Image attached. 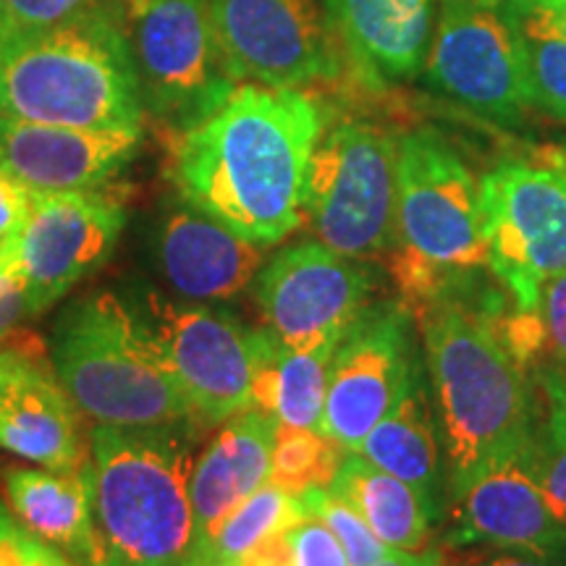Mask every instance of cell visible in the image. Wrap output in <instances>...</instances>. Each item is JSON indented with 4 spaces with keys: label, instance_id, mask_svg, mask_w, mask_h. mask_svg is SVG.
<instances>
[{
    "label": "cell",
    "instance_id": "20",
    "mask_svg": "<svg viewBox=\"0 0 566 566\" xmlns=\"http://www.w3.org/2000/svg\"><path fill=\"white\" fill-rule=\"evenodd\" d=\"M275 422L260 409L229 417L195 459L189 499H192V546L189 566H202L212 537L239 504L268 483Z\"/></svg>",
    "mask_w": 566,
    "mask_h": 566
},
{
    "label": "cell",
    "instance_id": "32",
    "mask_svg": "<svg viewBox=\"0 0 566 566\" xmlns=\"http://www.w3.org/2000/svg\"><path fill=\"white\" fill-rule=\"evenodd\" d=\"M108 3H116V0H0L11 34L45 30V27L61 24V21Z\"/></svg>",
    "mask_w": 566,
    "mask_h": 566
},
{
    "label": "cell",
    "instance_id": "4",
    "mask_svg": "<svg viewBox=\"0 0 566 566\" xmlns=\"http://www.w3.org/2000/svg\"><path fill=\"white\" fill-rule=\"evenodd\" d=\"M202 424L90 430L103 566H189L195 446Z\"/></svg>",
    "mask_w": 566,
    "mask_h": 566
},
{
    "label": "cell",
    "instance_id": "6",
    "mask_svg": "<svg viewBox=\"0 0 566 566\" xmlns=\"http://www.w3.org/2000/svg\"><path fill=\"white\" fill-rule=\"evenodd\" d=\"M396 145L386 126L325 111L304 184V223L317 242L354 260L394 250Z\"/></svg>",
    "mask_w": 566,
    "mask_h": 566
},
{
    "label": "cell",
    "instance_id": "15",
    "mask_svg": "<svg viewBox=\"0 0 566 566\" xmlns=\"http://www.w3.org/2000/svg\"><path fill=\"white\" fill-rule=\"evenodd\" d=\"M422 69L430 87L485 122L520 126L530 108L520 45L501 9L443 0Z\"/></svg>",
    "mask_w": 566,
    "mask_h": 566
},
{
    "label": "cell",
    "instance_id": "35",
    "mask_svg": "<svg viewBox=\"0 0 566 566\" xmlns=\"http://www.w3.org/2000/svg\"><path fill=\"white\" fill-rule=\"evenodd\" d=\"M24 317H30L24 283L11 268H6V271H0V338L19 328Z\"/></svg>",
    "mask_w": 566,
    "mask_h": 566
},
{
    "label": "cell",
    "instance_id": "39",
    "mask_svg": "<svg viewBox=\"0 0 566 566\" xmlns=\"http://www.w3.org/2000/svg\"><path fill=\"white\" fill-rule=\"evenodd\" d=\"M546 24L554 30L558 38L566 40V0H530Z\"/></svg>",
    "mask_w": 566,
    "mask_h": 566
},
{
    "label": "cell",
    "instance_id": "5",
    "mask_svg": "<svg viewBox=\"0 0 566 566\" xmlns=\"http://www.w3.org/2000/svg\"><path fill=\"white\" fill-rule=\"evenodd\" d=\"M51 359L71 401L95 424L163 428L192 420L139 338L129 307L113 292L63 307L51 334Z\"/></svg>",
    "mask_w": 566,
    "mask_h": 566
},
{
    "label": "cell",
    "instance_id": "1",
    "mask_svg": "<svg viewBox=\"0 0 566 566\" xmlns=\"http://www.w3.org/2000/svg\"><path fill=\"white\" fill-rule=\"evenodd\" d=\"M325 124L313 92L242 82L192 129L168 134L176 195L226 229L273 247L304 223V184Z\"/></svg>",
    "mask_w": 566,
    "mask_h": 566
},
{
    "label": "cell",
    "instance_id": "34",
    "mask_svg": "<svg viewBox=\"0 0 566 566\" xmlns=\"http://www.w3.org/2000/svg\"><path fill=\"white\" fill-rule=\"evenodd\" d=\"M30 216V192L0 174V239H13Z\"/></svg>",
    "mask_w": 566,
    "mask_h": 566
},
{
    "label": "cell",
    "instance_id": "30",
    "mask_svg": "<svg viewBox=\"0 0 566 566\" xmlns=\"http://www.w3.org/2000/svg\"><path fill=\"white\" fill-rule=\"evenodd\" d=\"M525 459L551 514L566 527V422L551 409L546 422H537Z\"/></svg>",
    "mask_w": 566,
    "mask_h": 566
},
{
    "label": "cell",
    "instance_id": "24",
    "mask_svg": "<svg viewBox=\"0 0 566 566\" xmlns=\"http://www.w3.org/2000/svg\"><path fill=\"white\" fill-rule=\"evenodd\" d=\"M441 451L436 409L430 407L428 388L417 375L405 399L367 433L357 454L412 485L441 516Z\"/></svg>",
    "mask_w": 566,
    "mask_h": 566
},
{
    "label": "cell",
    "instance_id": "13",
    "mask_svg": "<svg viewBox=\"0 0 566 566\" xmlns=\"http://www.w3.org/2000/svg\"><path fill=\"white\" fill-rule=\"evenodd\" d=\"M417 375L412 310L405 302H373L331 357L321 433L344 451H359L367 433L405 399Z\"/></svg>",
    "mask_w": 566,
    "mask_h": 566
},
{
    "label": "cell",
    "instance_id": "7",
    "mask_svg": "<svg viewBox=\"0 0 566 566\" xmlns=\"http://www.w3.org/2000/svg\"><path fill=\"white\" fill-rule=\"evenodd\" d=\"M394 258L430 268L464 289L488 268L480 181L433 129L401 134L396 145Z\"/></svg>",
    "mask_w": 566,
    "mask_h": 566
},
{
    "label": "cell",
    "instance_id": "31",
    "mask_svg": "<svg viewBox=\"0 0 566 566\" xmlns=\"http://www.w3.org/2000/svg\"><path fill=\"white\" fill-rule=\"evenodd\" d=\"M0 566H76L61 551L48 546L32 535L13 516L11 509L0 504Z\"/></svg>",
    "mask_w": 566,
    "mask_h": 566
},
{
    "label": "cell",
    "instance_id": "18",
    "mask_svg": "<svg viewBox=\"0 0 566 566\" xmlns=\"http://www.w3.org/2000/svg\"><path fill=\"white\" fill-rule=\"evenodd\" d=\"M142 129H80L0 113V174L32 195L95 192L137 158Z\"/></svg>",
    "mask_w": 566,
    "mask_h": 566
},
{
    "label": "cell",
    "instance_id": "3",
    "mask_svg": "<svg viewBox=\"0 0 566 566\" xmlns=\"http://www.w3.org/2000/svg\"><path fill=\"white\" fill-rule=\"evenodd\" d=\"M0 113L80 129H142L129 40L116 3L0 45Z\"/></svg>",
    "mask_w": 566,
    "mask_h": 566
},
{
    "label": "cell",
    "instance_id": "14",
    "mask_svg": "<svg viewBox=\"0 0 566 566\" xmlns=\"http://www.w3.org/2000/svg\"><path fill=\"white\" fill-rule=\"evenodd\" d=\"M126 208L103 189L32 195L30 216L11 242V271L24 283L30 317L59 304L76 283L108 263Z\"/></svg>",
    "mask_w": 566,
    "mask_h": 566
},
{
    "label": "cell",
    "instance_id": "12",
    "mask_svg": "<svg viewBox=\"0 0 566 566\" xmlns=\"http://www.w3.org/2000/svg\"><path fill=\"white\" fill-rule=\"evenodd\" d=\"M252 283L268 334L289 349H317L336 346L370 307L375 273L367 260L300 242L265 260Z\"/></svg>",
    "mask_w": 566,
    "mask_h": 566
},
{
    "label": "cell",
    "instance_id": "2",
    "mask_svg": "<svg viewBox=\"0 0 566 566\" xmlns=\"http://www.w3.org/2000/svg\"><path fill=\"white\" fill-rule=\"evenodd\" d=\"M415 317L454 499L475 478L527 454L537 405L499 325L462 294L424 304Z\"/></svg>",
    "mask_w": 566,
    "mask_h": 566
},
{
    "label": "cell",
    "instance_id": "40",
    "mask_svg": "<svg viewBox=\"0 0 566 566\" xmlns=\"http://www.w3.org/2000/svg\"><path fill=\"white\" fill-rule=\"evenodd\" d=\"M11 265V242L9 239H0V271Z\"/></svg>",
    "mask_w": 566,
    "mask_h": 566
},
{
    "label": "cell",
    "instance_id": "29",
    "mask_svg": "<svg viewBox=\"0 0 566 566\" xmlns=\"http://www.w3.org/2000/svg\"><path fill=\"white\" fill-rule=\"evenodd\" d=\"M296 499H300L304 514L317 516L334 533L346 558H349V566H370L391 551L380 543V537L373 533L363 514L328 488H315V491L296 495Z\"/></svg>",
    "mask_w": 566,
    "mask_h": 566
},
{
    "label": "cell",
    "instance_id": "11",
    "mask_svg": "<svg viewBox=\"0 0 566 566\" xmlns=\"http://www.w3.org/2000/svg\"><path fill=\"white\" fill-rule=\"evenodd\" d=\"M210 17L239 84L304 90L344 74L323 0H210Z\"/></svg>",
    "mask_w": 566,
    "mask_h": 566
},
{
    "label": "cell",
    "instance_id": "21",
    "mask_svg": "<svg viewBox=\"0 0 566 566\" xmlns=\"http://www.w3.org/2000/svg\"><path fill=\"white\" fill-rule=\"evenodd\" d=\"M344 63L365 87L415 80L424 66L436 0H323Z\"/></svg>",
    "mask_w": 566,
    "mask_h": 566
},
{
    "label": "cell",
    "instance_id": "28",
    "mask_svg": "<svg viewBox=\"0 0 566 566\" xmlns=\"http://www.w3.org/2000/svg\"><path fill=\"white\" fill-rule=\"evenodd\" d=\"M344 457L346 451L342 446L334 438L323 436L321 430L279 422L268 483L292 495H302L315 488H331Z\"/></svg>",
    "mask_w": 566,
    "mask_h": 566
},
{
    "label": "cell",
    "instance_id": "33",
    "mask_svg": "<svg viewBox=\"0 0 566 566\" xmlns=\"http://www.w3.org/2000/svg\"><path fill=\"white\" fill-rule=\"evenodd\" d=\"M541 354L551 359V370L566 373V271L551 279L537 302Z\"/></svg>",
    "mask_w": 566,
    "mask_h": 566
},
{
    "label": "cell",
    "instance_id": "41",
    "mask_svg": "<svg viewBox=\"0 0 566 566\" xmlns=\"http://www.w3.org/2000/svg\"><path fill=\"white\" fill-rule=\"evenodd\" d=\"M9 38H11V27H9V19H6L3 6H0V45H3Z\"/></svg>",
    "mask_w": 566,
    "mask_h": 566
},
{
    "label": "cell",
    "instance_id": "25",
    "mask_svg": "<svg viewBox=\"0 0 566 566\" xmlns=\"http://www.w3.org/2000/svg\"><path fill=\"white\" fill-rule=\"evenodd\" d=\"M328 491L363 514L375 535L391 551H420L441 516L405 480L375 467L357 451H346Z\"/></svg>",
    "mask_w": 566,
    "mask_h": 566
},
{
    "label": "cell",
    "instance_id": "38",
    "mask_svg": "<svg viewBox=\"0 0 566 566\" xmlns=\"http://www.w3.org/2000/svg\"><path fill=\"white\" fill-rule=\"evenodd\" d=\"M543 388H546L551 412L566 422V373L546 367V373H543Z\"/></svg>",
    "mask_w": 566,
    "mask_h": 566
},
{
    "label": "cell",
    "instance_id": "17",
    "mask_svg": "<svg viewBox=\"0 0 566 566\" xmlns=\"http://www.w3.org/2000/svg\"><path fill=\"white\" fill-rule=\"evenodd\" d=\"M147 260L179 300L216 304L250 286L265 265V247L247 242L174 195L158 205L147 226Z\"/></svg>",
    "mask_w": 566,
    "mask_h": 566
},
{
    "label": "cell",
    "instance_id": "42",
    "mask_svg": "<svg viewBox=\"0 0 566 566\" xmlns=\"http://www.w3.org/2000/svg\"><path fill=\"white\" fill-rule=\"evenodd\" d=\"M467 3H478V6H491V9H499V6H504L506 0H467Z\"/></svg>",
    "mask_w": 566,
    "mask_h": 566
},
{
    "label": "cell",
    "instance_id": "37",
    "mask_svg": "<svg viewBox=\"0 0 566 566\" xmlns=\"http://www.w3.org/2000/svg\"><path fill=\"white\" fill-rule=\"evenodd\" d=\"M370 566H446V558L438 551H388Z\"/></svg>",
    "mask_w": 566,
    "mask_h": 566
},
{
    "label": "cell",
    "instance_id": "26",
    "mask_svg": "<svg viewBox=\"0 0 566 566\" xmlns=\"http://www.w3.org/2000/svg\"><path fill=\"white\" fill-rule=\"evenodd\" d=\"M499 9L520 45L530 108L566 122V40L537 17L530 0H506Z\"/></svg>",
    "mask_w": 566,
    "mask_h": 566
},
{
    "label": "cell",
    "instance_id": "16",
    "mask_svg": "<svg viewBox=\"0 0 566 566\" xmlns=\"http://www.w3.org/2000/svg\"><path fill=\"white\" fill-rule=\"evenodd\" d=\"M0 449L59 472L82 470L92 459L82 412L51 354L21 328L0 338Z\"/></svg>",
    "mask_w": 566,
    "mask_h": 566
},
{
    "label": "cell",
    "instance_id": "36",
    "mask_svg": "<svg viewBox=\"0 0 566 566\" xmlns=\"http://www.w3.org/2000/svg\"><path fill=\"white\" fill-rule=\"evenodd\" d=\"M472 566H566V546L551 551L499 548Z\"/></svg>",
    "mask_w": 566,
    "mask_h": 566
},
{
    "label": "cell",
    "instance_id": "19",
    "mask_svg": "<svg viewBox=\"0 0 566 566\" xmlns=\"http://www.w3.org/2000/svg\"><path fill=\"white\" fill-rule=\"evenodd\" d=\"M525 457L495 467L454 495V520L446 535L451 548L551 551L566 546V527L551 514Z\"/></svg>",
    "mask_w": 566,
    "mask_h": 566
},
{
    "label": "cell",
    "instance_id": "9",
    "mask_svg": "<svg viewBox=\"0 0 566 566\" xmlns=\"http://www.w3.org/2000/svg\"><path fill=\"white\" fill-rule=\"evenodd\" d=\"M147 118L192 129L239 87L218 45L210 0H116Z\"/></svg>",
    "mask_w": 566,
    "mask_h": 566
},
{
    "label": "cell",
    "instance_id": "8",
    "mask_svg": "<svg viewBox=\"0 0 566 566\" xmlns=\"http://www.w3.org/2000/svg\"><path fill=\"white\" fill-rule=\"evenodd\" d=\"M122 300L197 424L210 430L250 409L252 328L212 304L166 300L145 283H134Z\"/></svg>",
    "mask_w": 566,
    "mask_h": 566
},
{
    "label": "cell",
    "instance_id": "22",
    "mask_svg": "<svg viewBox=\"0 0 566 566\" xmlns=\"http://www.w3.org/2000/svg\"><path fill=\"white\" fill-rule=\"evenodd\" d=\"M3 493L13 516L32 535L61 551L76 566H103L92 459L74 472L11 467L3 475Z\"/></svg>",
    "mask_w": 566,
    "mask_h": 566
},
{
    "label": "cell",
    "instance_id": "23",
    "mask_svg": "<svg viewBox=\"0 0 566 566\" xmlns=\"http://www.w3.org/2000/svg\"><path fill=\"white\" fill-rule=\"evenodd\" d=\"M252 349L250 407L281 424L321 430L328 367L336 346L289 349L265 328H252Z\"/></svg>",
    "mask_w": 566,
    "mask_h": 566
},
{
    "label": "cell",
    "instance_id": "10",
    "mask_svg": "<svg viewBox=\"0 0 566 566\" xmlns=\"http://www.w3.org/2000/svg\"><path fill=\"white\" fill-rule=\"evenodd\" d=\"M488 271L516 313L535 315L543 289L566 271V163L509 158L480 179Z\"/></svg>",
    "mask_w": 566,
    "mask_h": 566
},
{
    "label": "cell",
    "instance_id": "27",
    "mask_svg": "<svg viewBox=\"0 0 566 566\" xmlns=\"http://www.w3.org/2000/svg\"><path fill=\"white\" fill-rule=\"evenodd\" d=\"M302 514L304 509L296 495L265 483L244 504H239L226 516V522L212 537L202 566H242L250 551L265 535H271L273 530L283 527Z\"/></svg>",
    "mask_w": 566,
    "mask_h": 566
}]
</instances>
